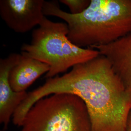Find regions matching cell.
<instances>
[{
	"instance_id": "1",
	"label": "cell",
	"mask_w": 131,
	"mask_h": 131,
	"mask_svg": "<svg viewBox=\"0 0 131 131\" xmlns=\"http://www.w3.org/2000/svg\"><path fill=\"white\" fill-rule=\"evenodd\" d=\"M58 93L73 94L86 106L92 131H125L131 112V88H127L110 61L100 54L78 64L62 76L47 78L34 91L38 99Z\"/></svg>"
},
{
	"instance_id": "6",
	"label": "cell",
	"mask_w": 131,
	"mask_h": 131,
	"mask_svg": "<svg viewBox=\"0 0 131 131\" xmlns=\"http://www.w3.org/2000/svg\"><path fill=\"white\" fill-rule=\"evenodd\" d=\"M21 56V54L12 53L0 59V123L6 130L11 117L28 94L26 91H15L9 83L10 71Z\"/></svg>"
},
{
	"instance_id": "5",
	"label": "cell",
	"mask_w": 131,
	"mask_h": 131,
	"mask_svg": "<svg viewBox=\"0 0 131 131\" xmlns=\"http://www.w3.org/2000/svg\"><path fill=\"white\" fill-rule=\"evenodd\" d=\"M44 2L43 0H1L0 15L15 32H27L43 20Z\"/></svg>"
},
{
	"instance_id": "10",
	"label": "cell",
	"mask_w": 131,
	"mask_h": 131,
	"mask_svg": "<svg viewBox=\"0 0 131 131\" xmlns=\"http://www.w3.org/2000/svg\"><path fill=\"white\" fill-rule=\"evenodd\" d=\"M125 131H131V112L129 114L127 119Z\"/></svg>"
},
{
	"instance_id": "3",
	"label": "cell",
	"mask_w": 131,
	"mask_h": 131,
	"mask_svg": "<svg viewBox=\"0 0 131 131\" xmlns=\"http://www.w3.org/2000/svg\"><path fill=\"white\" fill-rule=\"evenodd\" d=\"M68 32L66 23L54 22L45 16L38 28L33 31L30 43L21 46V54L48 64L47 79L100 55L96 49L74 44L67 37Z\"/></svg>"
},
{
	"instance_id": "9",
	"label": "cell",
	"mask_w": 131,
	"mask_h": 131,
	"mask_svg": "<svg viewBox=\"0 0 131 131\" xmlns=\"http://www.w3.org/2000/svg\"><path fill=\"white\" fill-rule=\"evenodd\" d=\"M59 2L69 7L71 14H77L82 13L88 8L91 0H60Z\"/></svg>"
},
{
	"instance_id": "11",
	"label": "cell",
	"mask_w": 131,
	"mask_h": 131,
	"mask_svg": "<svg viewBox=\"0 0 131 131\" xmlns=\"http://www.w3.org/2000/svg\"><path fill=\"white\" fill-rule=\"evenodd\" d=\"M1 131H6V130H1Z\"/></svg>"
},
{
	"instance_id": "2",
	"label": "cell",
	"mask_w": 131,
	"mask_h": 131,
	"mask_svg": "<svg viewBox=\"0 0 131 131\" xmlns=\"http://www.w3.org/2000/svg\"><path fill=\"white\" fill-rule=\"evenodd\" d=\"M43 12L64 20L69 40L81 48L108 45L131 32V0H91L77 14L63 11L57 1H45Z\"/></svg>"
},
{
	"instance_id": "8",
	"label": "cell",
	"mask_w": 131,
	"mask_h": 131,
	"mask_svg": "<svg viewBox=\"0 0 131 131\" xmlns=\"http://www.w3.org/2000/svg\"><path fill=\"white\" fill-rule=\"evenodd\" d=\"M50 66L35 59L22 55L10 72L9 81L16 92L26 91L39 78L50 70Z\"/></svg>"
},
{
	"instance_id": "4",
	"label": "cell",
	"mask_w": 131,
	"mask_h": 131,
	"mask_svg": "<svg viewBox=\"0 0 131 131\" xmlns=\"http://www.w3.org/2000/svg\"><path fill=\"white\" fill-rule=\"evenodd\" d=\"M20 131H92L86 104L73 94H55L36 102Z\"/></svg>"
},
{
	"instance_id": "7",
	"label": "cell",
	"mask_w": 131,
	"mask_h": 131,
	"mask_svg": "<svg viewBox=\"0 0 131 131\" xmlns=\"http://www.w3.org/2000/svg\"><path fill=\"white\" fill-rule=\"evenodd\" d=\"M90 48L105 57L125 86L131 88V32L109 44Z\"/></svg>"
}]
</instances>
